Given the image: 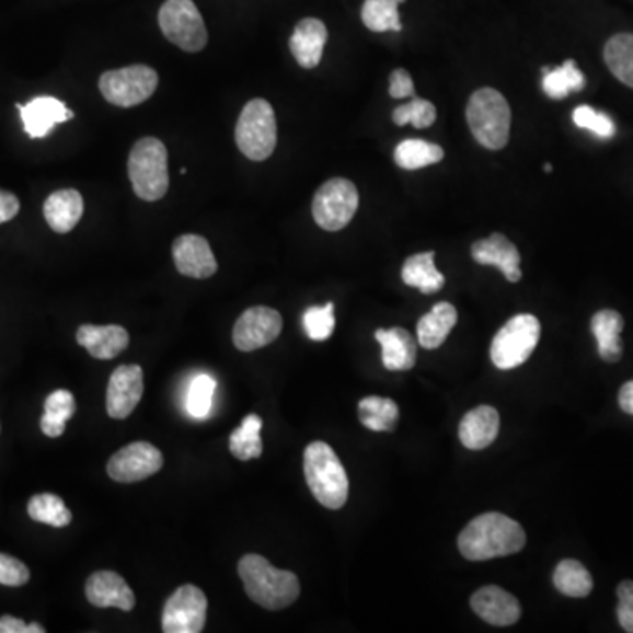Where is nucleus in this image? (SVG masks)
<instances>
[{"label": "nucleus", "instance_id": "1", "mask_svg": "<svg viewBox=\"0 0 633 633\" xmlns=\"http://www.w3.org/2000/svg\"><path fill=\"white\" fill-rule=\"evenodd\" d=\"M460 553L470 562H486L493 557L519 553L527 545L521 525L505 514L486 513L464 527L458 539Z\"/></svg>", "mask_w": 633, "mask_h": 633}, {"label": "nucleus", "instance_id": "2", "mask_svg": "<svg viewBox=\"0 0 633 633\" xmlns=\"http://www.w3.org/2000/svg\"><path fill=\"white\" fill-rule=\"evenodd\" d=\"M246 595L264 609L278 611L295 603L299 597V579L289 571L275 568L260 554H246L238 563Z\"/></svg>", "mask_w": 633, "mask_h": 633}, {"label": "nucleus", "instance_id": "3", "mask_svg": "<svg viewBox=\"0 0 633 633\" xmlns=\"http://www.w3.org/2000/svg\"><path fill=\"white\" fill-rule=\"evenodd\" d=\"M304 479L319 504L338 510L348 498V477L344 464L326 441H312L304 449Z\"/></svg>", "mask_w": 633, "mask_h": 633}, {"label": "nucleus", "instance_id": "4", "mask_svg": "<svg viewBox=\"0 0 633 633\" xmlns=\"http://www.w3.org/2000/svg\"><path fill=\"white\" fill-rule=\"evenodd\" d=\"M510 106L498 90L479 89L467 106V122L473 138L487 150H502L509 143Z\"/></svg>", "mask_w": 633, "mask_h": 633}, {"label": "nucleus", "instance_id": "5", "mask_svg": "<svg viewBox=\"0 0 633 633\" xmlns=\"http://www.w3.org/2000/svg\"><path fill=\"white\" fill-rule=\"evenodd\" d=\"M130 183L136 196L143 202H159L170 188L168 150L161 139L143 138L133 147L129 156Z\"/></svg>", "mask_w": 633, "mask_h": 633}, {"label": "nucleus", "instance_id": "6", "mask_svg": "<svg viewBox=\"0 0 633 633\" xmlns=\"http://www.w3.org/2000/svg\"><path fill=\"white\" fill-rule=\"evenodd\" d=\"M237 145L250 161H266L277 147V118L272 104L254 99L243 107L237 124Z\"/></svg>", "mask_w": 633, "mask_h": 633}, {"label": "nucleus", "instance_id": "7", "mask_svg": "<svg viewBox=\"0 0 633 633\" xmlns=\"http://www.w3.org/2000/svg\"><path fill=\"white\" fill-rule=\"evenodd\" d=\"M539 339V319L530 313H519L491 342V361L498 370H514L530 359Z\"/></svg>", "mask_w": 633, "mask_h": 633}, {"label": "nucleus", "instance_id": "8", "mask_svg": "<svg viewBox=\"0 0 633 633\" xmlns=\"http://www.w3.org/2000/svg\"><path fill=\"white\" fill-rule=\"evenodd\" d=\"M159 25L165 39L188 54H197L208 43L205 20L193 0H165L159 11Z\"/></svg>", "mask_w": 633, "mask_h": 633}, {"label": "nucleus", "instance_id": "9", "mask_svg": "<svg viewBox=\"0 0 633 633\" xmlns=\"http://www.w3.org/2000/svg\"><path fill=\"white\" fill-rule=\"evenodd\" d=\"M357 206L359 193L356 185L345 179H333L321 185L313 196V219L324 231H342L354 219Z\"/></svg>", "mask_w": 633, "mask_h": 633}, {"label": "nucleus", "instance_id": "10", "mask_svg": "<svg viewBox=\"0 0 633 633\" xmlns=\"http://www.w3.org/2000/svg\"><path fill=\"white\" fill-rule=\"evenodd\" d=\"M159 85V77L152 68L136 64L129 68L104 72L99 89L107 103L120 107H133L152 97Z\"/></svg>", "mask_w": 633, "mask_h": 633}, {"label": "nucleus", "instance_id": "11", "mask_svg": "<svg viewBox=\"0 0 633 633\" xmlns=\"http://www.w3.org/2000/svg\"><path fill=\"white\" fill-rule=\"evenodd\" d=\"M208 600L197 586L176 589L164 606L162 630L165 633H199L206 624Z\"/></svg>", "mask_w": 633, "mask_h": 633}, {"label": "nucleus", "instance_id": "12", "mask_svg": "<svg viewBox=\"0 0 633 633\" xmlns=\"http://www.w3.org/2000/svg\"><path fill=\"white\" fill-rule=\"evenodd\" d=\"M281 326L284 321L277 310L268 307L249 308L234 324L232 342L241 353H252L273 344L280 336Z\"/></svg>", "mask_w": 633, "mask_h": 633}, {"label": "nucleus", "instance_id": "13", "mask_svg": "<svg viewBox=\"0 0 633 633\" xmlns=\"http://www.w3.org/2000/svg\"><path fill=\"white\" fill-rule=\"evenodd\" d=\"M164 464L161 451L148 441H135L112 456L107 463V475L116 482L145 481L152 477Z\"/></svg>", "mask_w": 633, "mask_h": 633}, {"label": "nucleus", "instance_id": "14", "mask_svg": "<svg viewBox=\"0 0 633 633\" xmlns=\"http://www.w3.org/2000/svg\"><path fill=\"white\" fill-rule=\"evenodd\" d=\"M143 396V370L138 365L118 366L107 384L106 408L113 419H127Z\"/></svg>", "mask_w": 633, "mask_h": 633}, {"label": "nucleus", "instance_id": "15", "mask_svg": "<svg viewBox=\"0 0 633 633\" xmlns=\"http://www.w3.org/2000/svg\"><path fill=\"white\" fill-rule=\"evenodd\" d=\"M173 260L182 275L191 278H210L217 273V261L210 243L197 234H183L173 243Z\"/></svg>", "mask_w": 633, "mask_h": 633}, {"label": "nucleus", "instance_id": "16", "mask_svg": "<svg viewBox=\"0 0 633 633\" xmlns=\"http://www.w3.org/2000/svg\"><path fill=\"white\" fill-rule=\"evenodd\" d=\"M472 257L482 266H496L513 284L522 278L521 268H519L521 264L519 250L509 238L499 232H493L486 240L475 241L472 245Z\"/></svg>", "mask_w": 633, "mask_h": 633}, {"label": "nucleus", "instance_id": "17", "mask_svg": "<svg viewBox=\"0 0 633 633\" xmlns=\"http://www.w3.org/2000/svg\"><path fill=\"white\" fill-rule=\"evenodd\" d=\"M470 606L479 618L495 626H510L521 618L518 598L498 586H484L475 591Z\"/></svg>", "mask_w": 633, "mask_h": 633}, {"label": "nucleus", "instance_id": "18", "mask_svg": "<svg viewBox=\"0 0 633 633\" xmlns=\"http://www.w3.org/2000/svg\"><path fill=\"white\" fill-rule=\"evenodd\" d=\"M85 594L89 602L99 609L115 607L120 611L129 612L136 606L135 591L125 583L124 577L112 571L92 574L87 580Z\"/></svg>", "mask_w": 633, "mask_h": 633}, {"label": "nucleus", "instance_id": "19", "mask_svg": "<svg viewBox=\"0 0 633 633\" xmlns=\"http://www.w3.org/2000/svg\"><path fill=\"white\" fill-rule=\"evenodd\" d=\"M16 107L22 113L25 133L34 139L45 138L55 125L64 124V122L72 118L71 110H68L62 101L46 97V95L45 97L32 99L31 103L25 104V106L19 104Z\"/></svg>", "mask_w": 633, "mask_h": 633}, {"label": "nucleus", "instance_id": "20", "mask_svg": "<svg viewBox=\"0 0 633 633\" xmlns=\"http://www.w3.org/2000/svg\"><path fill=\"white\" fill-rule=\"evenodd\" d=\"M327 28L321 20L304 19L296 25L290 36L289 48L296 62L304 69H313L321 64Z\"/></svg>", "mask_w": 633, "mask_h": 633}, {"label": "nucleus", "instance_id": "21", "mask_svg": "<svg viewBox=\"0 0 633 633\" xmlns=\"http://www.w3.org/2000/svg\"><path fill=\"white\" fill-rule=\"evenodd\" d=\"M499 415L496 408L481 405L464 415L460 423V440L467 449L481 451L498 437Z\"/></svg>", "mask_w": 633, "mask_h": 633}, {"label": "nucleus", "instance_id": "22", "mask_svg": "<svg viewBox=\"0 0 633 633\" xmlns=\"http://www.w3.org/2000/svg\"><path fill=\"white\" fill-rule=\"evenodd\" d=\"M375 338L382 347V362L385 370L406 371L412 370L417 359V345L414 336L403 327L391 330H377Z\"/></svg>", "mask_w": 633, "mask_h": 633}, {"label": "nucleus", "instance_id": "23", "mask_svg": "<svg viewBox=\"0 0 633 633\" xmlns=\"http://www.w3.org/2000/svg\"><path fill=\"white\" fill-rule=\"evenodd\" d=\"M77 339L95 359H113L129 347V333L122 326L85 324L78 330Z\"/></svg>", "mask_w": 633, "mask_h": 633}, {"label": "nucleus", "instance_id": "24", "mask_svg": "<svg viewBox=\"0 0 633 633\" xmlns=\"http://www.w3.org/2000/svg\"><path fill=\"white\" fill-rule=\"evenodd\" d=\"M85 210L83 197L74 188H62L46 199L45 219L55 232L66 234L77 228Z\"/></svg>", "mask_w": 633, "mask_h": 633}, {"label": "nucleus", "instance_id": "25", "mask_svg": "<svg viewBox=\"0 0 633 633\" xmlns=\"http://www.w3.org/2000/svg\"><path fill=\"white\" fill-rule=\"evenodd\" d=\"M456 322H458V312L451 303L441 301L435 304L426 315L421 316L419 324H417V338H419L421 347L428 348V350L441 347L447 336L451 335Z\"/></svg>", "mask_w": 633, "mask_h": 633}, {"label": "nucleus", "instance_id": "26", "mask_svg": "<svg viewBox=\"0 0 633 633\" xmlns=\"http://www.w3.org/2000/svg\"><path fill=\"white\" fill-rule=\"evenodd\" d=\"M623 326V316L615 310H600L591 319V331L597 338L598 354L603 361H620L621 354H623V344L620 338Z\"/></svg>", "mask_w": 633, "mask_h": 633}, {"label": "nucleus", "instance_id": "27", "mask_svg": "<svg viewBox=\"0 0 633 633\" xmlns=\"http://www.w3.org/2000/svg\"><path fill=\"white\" fill-rule=\"evenodd\" d=\"M402 278L423 295H435L446 284V277L435 268V252L411 255L403 264Z\"/></svg>", "mask_w": 633, "mask_h": 633}, {"label": "nucleus", "instance_id": "28", "mask_svg": "<svg viewBox=\"0 0 633 633\" xmlns=\"http://www.w3.org/2000/svg\"><path fill=\"white\" fill-rule=\"evenodd\" d=\"M542 89L549 99L562 101L572 92H580L586 87V78L574 60H566L560 68H542Z\"/></svg>", "mask_w": 633, "mask_h": 633}, {"label": "nucleus", "instance_id": "29", "mask_svg": "<svg viewBox=\"0 0 633 633\" xmlns=\"http://www.w3.org/2000/svg\"><path fill=\"white\" fill-rule=\"evenodd\" d=\"M77 412L74 396L66 389H58L46 398L45 415L41 417V429L46 437L57 438L66 431V424Z\"/></svg>", "mask_w": 633, "mask_h": 633}, {"label": "nucleus", "instance_id": "30", "mask_svg": "<svg viewBox=\"0 0 633 633\" xmlns=\"http://www.w3.org/2000/svg\"><path fill=\"white\" fill-rule=\"evenodd\" d=\"M261 429H263V419L257 414L246 415L240 428L232 431L229 437V449L232 456L241 461L255 460L263 454V438H261Z\"/></svg>", "mask_w": 633, "mask_h": 633}, {"label": "nucleus", "instance_id": "31", "mask_svg": "<svg viewBox=\"0 0 633 633\" xmlns=\"http://www.w3.org/2000/svg\"><path fill=\"white\" fill-rule=\"evenodd\" d=\"M553 583L557 591L566 597L585 598L594 591V577L577 560H563L557 563Z\"/></svg>", "mask_w": 633, "mask_h": 633}, {"label": "nucleus", "instance_id": "32", "mask_svg": "<svg viewBox=\"0 0 633 633\" xmlns=\"http://www.w3.org/2000/svg\"><path fill=\"white\" fill-rule=\"evenodd\" d=\"M603 58L612 74L633 89V34H615L607 41Z\"/></svg>", "mask_w": 633, "mask_h": 633}, {"label": "nucleus", "instance_id": "33", "mask_svg": "<svg viewBox=\"0 0 633 633\" xmlns=\"http://www.w3.org/2000/svg\"><path fill=\"white\" fill-rule=\"evenodd\" d=\"M441 159L444 150L424 139H405L394 150V162L406 171L423 170L426 165L438 164Z\"/></svg>", "mask_w": 633, "mask_h": 633}, {"label": "nucleus", "instance_id": "34", "mask_svg": "<svg viewBox=\"0 0 633 633\" xmlns=\"http://www.w3.org/2000/svg\"><path fill=\"white\" fill-rule=\"evenodd\" d=\"M357 412H359L362 426L371 431H391L396 426L398 415H400L393 400L380 396L362 398Z\"/></svg>", "mask_w": 633, "mask_h": 633}, {"label": "nucleus", "instance_id": "35", "mask_svg": "<svg viewBox=\"0 0 633 633\" xmlns=\"http://www.w3.org/2000/svg\"><path fill=\"white\" fill-rule=\"evenodd\" d=\"M405 0H365L361 19L371 32H400L403 28L398 8Z\"/></svg>", "mask_w": 633, "mask_h": 633}, {"label": "nucleus", "instance_id": "36", "mask_svg": "<svg viewBox=\"0 0 633 633\" xmlns=\"http://www.w3.org/2000/svg\"><path fill=\"white\" fill-rule=\"evenodd\" d=\"M27 510L34 521L43 522L48 527L66 528L72 521L71 510L66 507L64 499L51 493L32 496Z\"/></svg>", "mask_w": 633, "mask_h": 633}, {"label": "nucleus", "instance_id": "37", "mask_svg": "<svg viewBox=\"0 0 633 633\" xmlns=\"http://www.w3.org/2000/svg\"><path fill=\"white\" fill-rule=\"evenodd\" d=\"M437 120V110L426 99L412 97L411 103L398 106L393 113V122L400 127L414 125L415 129L431 127Z\"/></svg>", "mask_w": 633, "mask_h": 633}, {"label": "nucleus", "instance_id": "38", "mask_svg": "<svg viewBox=\"0 0 633 633\" xmlns=\"http://www.w3.org/2000/svg\"><path fill=\"white\" fill-rule=\"evenodd\" d=\"M215 388L217 384L210 375H197L193 380L187 393V411L194 419H205L210 414Z\"/></svg>", "mask_w": 633, "mask_h": 633}, {"label": "nucleus", "instance_id": "39", "mask_svg": "<svg viewBox=\"0 0 633 633\" xmlns=\"http://www.w3.org/2000/svg\"><path fill=\"white\" fill-rule=\"evenodd\" d=\"M303 326L308 338L324 342L335 331V304L308 308L303 315Z\"/></svg>", "mask_w": 633, "mask_h": 633}, {"label": "nucleus", "instance_id": "40", "mask_svg": "<svg viewBox=\"0 0 633 633\" xmlns=\"http://www.w3.org/2000/svg\"><path fill=\"white\" fill-rule=\"evenodd\" d=\"M574 124L580 129L591 130L595 136L602 139H611L615 135V125L611 116L597 112L591 106H579L574 110Z\"/></svg>", "mask_w": 633, "mask_h": 633}, {"label": "nucleus", "instance_id": "41", "mask_svg": "<svg viewBox=\"0 0 633 633\" xmlns=\"http://www.w3.org/2000/svg\"><path fill=\"white\" fill-rule=\"evenodd\" d=\"M28 579H31V572L25 563L0 553V585L19 588V586L27 585Z\"/></svg>", "mask_w": 633, "mask_h": 633}, {"label": "nucleus", "instance_id": "42", "mask_svg": "<svg viewBox=\"0 0 633 633\" xmlns=\"http://www.w3.org/2000/svg\"><path fill=\"white\" fill-rule=\"evenodd\" d=\"M618 620L624 632L633 633V580H623L618 586Z\"/></svg>", "mask_w": 633, "mask_h": 633}, {"label": "nucleus", "instance_id": "43", "mask_svg": "<svg viewBox=\"0 0 633 633\" xmlns=\"http://www.w3.org/2000/svg\"><path fill=\"white\" fill-rule=\"evenodd\" d=\"M389 95L393 99H412L415 97L414 81L411 72L405 69H396L389 77Z\"/></svg>", "mask_w": 633, "mask_h": 633}, {"label": "nucleus", "instance_id": "44", "mask_svg": "<svg viewBox=\"0 0 633 633\" xmlns=\"http://www.w3.org/2000/svg\"><path fill=\"white\" fill-rule=\"evenodd\" d=\"M0 633H45L41 624H27L25 621L13 618V615H2L0 618Z\"/></svg>", "mask_w": 633, "mask_h": 633}, {"label": "nucleus", "instance_id": "45", "mask_svg": "<svg viewBox=\"0 0 633 633\" xmlns=\"http://www.w3.org/2000/svg\"><path fill=\"white\" fill-rule=\"evenodd\" d=\"M20 211L19 197L0 188V223L10 222Z\"/></svg>", "mask_w": 633, "mask_h": 633}, {"label": "nucleus", "instance_id": "46", "mask_svg": "<svg viewBox=\"0 0 633 633\" xmlns=\"http://www.w3.org/2000/svg\"><path fill=\"white\" fill-rule=\"evenodd\" d=\"M618 402H620L621 411L633 415V380H630V382H626V384H623V388L620 389Z\"/></svg>", "mask_w": 633, "mask_h": 633}, {"label": "nucleus", "instance_id": "47", "mask_svg": "<svg viewBox=\"0 0 633 633\" xmlns=\"http://www.w3.org/2000/svg\"><path fill=\"white\" fill-rule=\"evenodd\" d=\"M544 171H545V173H551V171H553V165L544 164Z\"/></svg>", "mask_w": 633, "mask_h": 633}]
</instances>
